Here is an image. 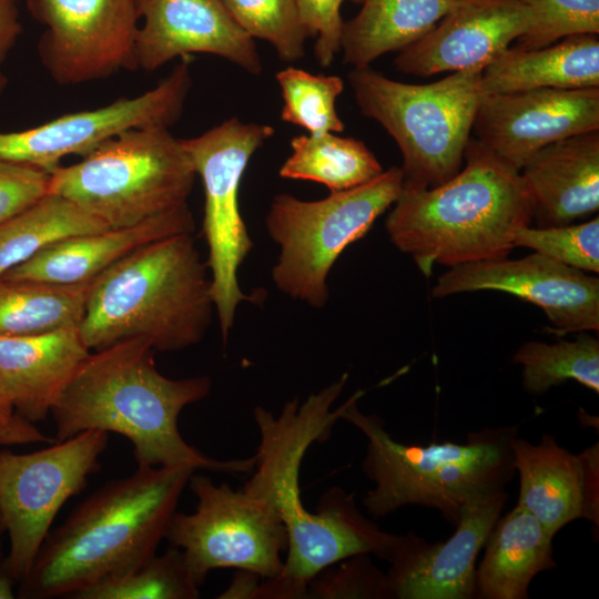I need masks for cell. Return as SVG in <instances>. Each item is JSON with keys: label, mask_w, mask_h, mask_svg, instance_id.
I'll return each instance as SVG.
<instances>
[{"label": "cell", "mask_w": 599, "mask_h": 599, "mask_svg": "<svg viewBox=\"0 0 599 599\" xmlns=\"http://www.w3.org/2000/svg\"><path fill=\"white\" fill-rule=\"evenodd\" d=\"M105 229L72 201L48 192L0 223V276L57 243Z\"/></svg>", "instance_id": "4316f807"}, {"label": "cell", "mask_w": 599, "mask_h": 599, "mask_svg": "<svg viewBox=\"0 0 599 599\" xmlns=\"http://www.w3.org/2000/svg\"><path fill=\"white\" fill-rule=\"evenodd\" d=\"M50 173L0 159V223L48 193Z\"/></svg>", "instance_id": "74e56055"}, {"label": "cell", "mask_w": 599, "mask_h": 599, "mask_svg": "<svg viewBox=\"0 0 599 599\" xmlns=\"http://www.w3.org/2000/svg\"><path fill=\"white\" fill-rule=\"evenodd\" d=\"M275 130L267 124L231 118L199 136L182 139L204 187L203 234L211 293L224 344L242 302L257 303L238 282V268L253 248L240 210V185L253 154Z\"/></svg>", "instance_id": "30bf717a"}, {"label": "cell", "mask_w": 599, "mask_h": 599, "mask_svg": "<svg viewBox=\"0 0 599 599\" xmlns=\"http://www.w3.org/2000/svg\"><path fill=\"white\" fill-rule=\"evenodd\" d=\"M194 227L193 214L185 205L132 226L109 227L62 241L0 277L62 285L89 283L135 250L164 237L193 233Z\"/></svg>", "instance_id": "44dd1931"}, {"label": "cell", "mask_w": 599, "mask_h": 599, "mask_svg": "<svg viewBox=\"0 0 599 599\" xmlns=\"http://www.w3.org/2000/svg\"><path fill=\"white\" fill-rule=\"evenodd\" d=\"M2 532H6V527H4L3 518H2V515H1V511H0V535Z\"/></svg>", "instance_id": "ee69618b"}, {"label": "cell", "mask_w": 599, "mask_h": 599, "mask_svg": "<svg viewBox=\"0 0 599 599\" xmlns=\"http://www.w3.org/2000/svg\"><path fill=\"white\" fill-rule=\"evenodd\" d=\"M481 68L412 84L353 68L348 82L361 112L378 122L403 156V189H429L455 176L483 97Z\"/></svg>", "instance_id": "52a82bcc"}, {"label": "cell", "mask_w": 599, "mask_h": 599, "mask_svg": "<svg viewBox=\"0 0 599 599\" xmlns=\"http://www.w3.org/2000/svg\"><path fill=\"white\" fill-rule=\"evenodd\" d=\"M135 68L154 71L177 57L223 58L252 75L263 65L254 39L222 0H136Z\"/></svg>", "instance_id": "ac0fdd59"}, {"label": "cell", "mask_w": 599, "mask_h": 599, "mask_svg": "<svg viewBox=\"0 0 599 599\" xmlns=\"http://www.w3.org/2000/svg\"><path fill=\"white\" fill-rule=\"evenodd\" d=\"M464 161L443 184L403 189L386 219L390 242L425 276L435 264L507 257L517 231L532 222V203L518 170L474 138Z\"/></svg>", "instance_id": "277c9868"}, {"label": "cell", "mask_w": 599, "mask_h": 599, "mask_svg": "<svg viewBox=\"0 0 599 599\" xmlns=\"http://www.w3.org/2000/svg\"><path fill=\"white\" fill-rule=\"evenodd\" d=\"M471 1L363 0L359 12L343 26V61L353 68L369 67L380 55L413 44L446 14Z\"/></svg>", "instance_id": "484cf974"}, {"label": "cell", "mask_w": 599, "mask_h": 599, "mask_svg": "<svg viewBox=\"0 0 599 599\" xmlns=\"http://www.w3.org/2000/svg\"><path fill=\"white\" fill-rule=\"evenodd\" d=\"M196 172L169 128L120 133L50 173L48 192L72 201L108 227L132 226L187 205Z\"/></svg>", "instance_id": "ba28073f"}, {"label": "cell", "mask_w": 599, "mask_h": 599, "mask_svg": "<svg viewBox=\"0 0 599 599\" xmlns=\"http://www.w3.org/2000/svg\"><path fill=\"white\" fill-rule=\"evenodd\" d=\"M215 311L193 233L151 242L90 282L79 325L90 351L141 338L154 351L199 344Z\"/></svg>", "instance_id": "5b68a950"}, {"label": "cell", "mask_w": 599, "mask_h": 599, "mask_svg": "<svg viewBox=\"0 0 599 599\" xmlns=\"http://www.w3.org/2000/svg\"><path fill=\"white\" fill-rule=\"evenodd\" d=\"M530 22L517 48L538 49L564 38L599 34V0H524Z\"/></svg>", "instance_id": "e575fe53"}, {"label": "cell", "mask_w": 599, "mask_h": 599, "mask_svg": "<svg viewBox=\"0 0 599 599\" xmlns=\"http://www.w3.org/2000/svg\"><path fill=\"white\" fill-rule=\"evenodd\" d=\"M362 3L363 0H352ZM344 0H297L301 23L307 37H316L314 55L321 67H329L341 51Z\"/></svg>", "instance_id": "8d00e7d4"}, {"label": "cell", "mask_w": 599, "mask_h": 599, "mask_svg": "<svg viewBox=\"0 0 599 599\" xmlns=\"http://www.w3.org/2000/svg\"><path fill=\"white\" fill-rule=\"evenodd\" d=\"M45 27L38 51L59 84L100 80L135 68L136 0H29Z\"/></svg>", "instance_id": "5bb4252c"}, {"label": "cell", "mask_w": 599, "mask_h": 599, "mask_svg": "<svg viewBox=\"0 0 599 599\" xmlns=\"http://www.w3.org/2000/svg\"><path fill=\"white\" fill-rule=\"evenodd\" d=\"M529 22L524 0H473L399 51L394 63L416 77L484 69L527 31Z\"/></svg>", "instance_id": "ffe728a7"}, {"label": "cell", "mask_w": 599, "mask_h": 599, "mask_svg": "<svg viewBox=\"0 0 599 599\" xmlns=\"http://www.w3.org/2000/svg\"><path fill=\"white\" fill-rule=\"evenodd\" d=\"M154 349L141 338L90 352L54 404V441L87 430L124 436L138 466H190L215 473H252L255 457L219 460L190 445L179 416L209 396V376L173 379L156 368Z\"/></svg>", "instance_id": "7a4b0ae2"}, {"label": "cell", "mask_w": 599, "mask_h": 599, "mask_svg": "<svg viewBox=\"0 0 599 599\" xmlns=\"http://www.w3.org/2000/svg\"><path fill=\"white\" fill-rule=\"evenodd\" d=\"M79 326L0 336V382L16 412L43 420L90 354Z\"/></svg>", "instance_id": "7402d4cb"}, {"label": "cell", "mask_w": 599, "mask_h": 599, "mask_svg": "<svg viewBox=\"0 0 599 599\" xmlns=\"http://www.w3.org/2000/svg\"><path fill=\"white\" fill-rule=\"evenodd\" d=\"M592 131H599V87L483 94L471 130L518 171L548 144Z\"/></svg>", "instance_id": "e0dca14e"}, {"label": "cell", "mask_w": 599, "mask_h": 599, "mask_svg": "<svg viewBox=\"0 0 599 599\" xmlns=\"http://www.w3.org/2000/svg\"><path fill=\"white\" fill-rule=\"evenodd\" d=\"M275 78L283 99L284 122L314 134L344 130L336 109V100L344 90L342 78L312 74L294 67L278 71Z\"/></svg>", "instance_id": "1f68e13d"}, {"label": "cell", "mask_w": 599, "mask_h": 599, "mask_svg": "<svg viewBox=\"0 0 599 599\" xmlns=\"http://www.w3.org/2000/svg\"><path fill=\"white\" fill-rule=\"evenodd\" d=\"M13 579L0 569V599H13Z\"/></svg>", "instance_id": "b9f144b4"}, {"label": "cell", "mask_w": 599, "mask_h": 599, "mask_svg": "<svg viewBox=\"0 0 599 599\" xmlns=\"http://www.w3.org/2000/svg\"><path fill=\"white\" fill-rule=\"evenodd\" d=\"M306 598L390 599L386 573L367 554L355 555L321 571L307 587Z\"/></svg>", "instance_id": "d590c367"}, {"label": "cell", "mask_w": 599, "mask_h": 599, "mask_svg": "<svg viewBox=\"0 0 599 599\" xmlns=\"http://www.w3.org/2000/svg\"><path fill=\"white\" fill-rule=\"evenodd\" d=\"M364 393L357 390L345 402L342 419L367 439L362 470L374 488L362 505L373 519L405 506H422L438 510L455 527L467 501L506 488L512 480L511 443L518 426L486 427L467 434L465 443H402L385 429L379 416L358 409Z\"/></svg>", "instance_id": "8992f818"}, {"label": "cell", "mask_w": 599, "mask_h": 599, "mask_svg": "<svg viewBox=\"0 0 599 599\" xmlns=\"http://www.w3.org/2000/svg\"><path fill=\"white\" fill-rule=\"evenodd\" d=\"M7 87V78L0 70V97L3 93L4 88Z\"/></svg>", "instance_id": "7bdbcfd3"}, {"label": "cell", "mask_w": 599, "mask_h": 599, "mask_svg": "<svg viewBox=\"0 0 599 599\" xmlns=\"http://www.w3.org/2000/svg\"><path fill=\"white\" fill-rule=\"evenodd\" d=\"M348 379L336 382L303 403L287 402L278 415L256 406L253 417L260 433L253 475L242 489L266 500L287 531V549L281 572L262 579L256 599L306 598L308 583L325 568L355 555L387 560L397 534L379 528L357 506L354 494L332 487L318 500L315 512L306 509L300 488L303 458L314 443H324L339 419L345 403L332 409Z\"/></svg>", "instance_id": "6da1fadb"}, {"label": "cell", "mask_w": 599, "mask_h": 599, "mask_svg": "<svg viewBox=\"0 0 599 599\" xmlns=\"http://www.w3.org/2000/svg\"><path fill=\"white\" fill-rule=\"evenodd\" d=\"M53 440L16 412L0 382V446L52 443Z\"/></svg>", "instance_id": "f35d334b"}, {"label": "cell", "mask_w": 599, "mask_h": 599, "mask_svg": "<svg viewBox=\"0 0 599 599\" xmlns=\"http://www.w3.org/2000/svg\"><path fill=\"white\" fill-rule=\"evenodd\" d=\"M515 247H526L564 265L599 273V217L578 224L521 227Z\"/></svg>", "instance_id": "836d02e7"}, {"label": "cell", "mask_w": 599, "mask_h": 599, "mask_svg": "<svg viewBox=\"0 0 599 599\" xmlns=\"http://www.w3.org/2000/svg\"><path fill=\"white\" fill-rule=\"evenodd\" d=\"M200 586L192 577L181 549L170 546L140 568L120 578L91 586L75 599H196Z\"/></svg>", "instance_id": "4dcf8cb0"}, {"label": "cell", "mask_w": 599, "mask_h": 599, "mask_svg": "<svg viewBox=\"0 0 599 599\" xmlns=\"http://www.w3.org/2000/svg\"><path fill=\"white\" fill-rule=\"evenodd\" d=\"M599 87V37L578 34L538 49L507 48L481 72L483 94Z\"/></svg>", "instance_id": "d4e9b609"}, {"label": "cell", "mask_w": 599, "mask_h": 599, "mask_svg": "<svg viewBox=\"0 0 599 599\" xmlns=\"http://www.w3.org/2000/svg\"><path fill=\"white\" fill-rule=\"evenodd\" d=\"M514 467L519 476L517 505L552 536L577 519L599 526V444L573 454L544 434L536 444L515 437Z\"/></svg>", "instance_id": "d6986e66"}, {"label": "cell", "mask_w": 599, "mask_h": 599, "mask_svg": "<svg viewBox=\"0 0 599 599\" xmlns=\"http://www.w3.org/2000/svg\"><path fill=\"white\" fill-rule=\"evenodd\" d=\"M512 363L521 366L522 387L529 394H544L570 379L599 393V341L588 332L572 341L527 342Z\"/></svg>", "instance_id": "f546056e"}, {"label": "cell", "mask_w": 599, "mask_h": 599, "mask_svg": "<svg viewBox=\"0 0 599 599\" xmlns=\"http://www.w3.org/2000/svg\"><path fill=\"white\" fill-rule=\"evenodd\" d=\"M506 488L463 507L453 535L429 542L413 531L397 535L386 561L390 599H471L479 551L507 502Z\"/></svg>", "instance_id": "2e32d148"}, {"label": "cell", "mask_w": 599, "mask_h": 599, "mask_svg": "<svg viewBox=\"0 0 599 599\" xmlns=\"http://www.w3.org/2000/svg\"><path fill=\"white\" fill-rule=\"evenodd\" d=\"M403 191L400 167L392 166L358 186L316 201L287 193L273 197L265 217L280 254L272 280L280 292L313 308L329 298L327 277L343 251L362 238Z\"/></svg>", "instance_id": "9c48e42d"}, {"label": "cell", "mask_w": 599, "mask_h": 599, "mask_svg": "<svg viewBox=\"0 0 599 599\" xmlns=\"http://www.w3.org/2000/svg\"><path fill=\"white\" fill-rule=\"evenodd\" d=\"M236 23L253 39L267 41L284 62L304 57L307 34L297 0H222Z\"/></svg>", "instance_id": "d6a6232c"}, {"label": "cell", "mask_w": 599, "mask_h": 599, "mask_svg": "<svg viewBox=\"0 0 599 599\" xmlns=\"http://www.w3.org/2000/svg\"><path fill=\"white\" fill-rule=\"evenodd\" d=\"M109 433L87 430L28 454L0 450V511L9 537L1 568L20 581L63 507L97 470Z\"/></svg>", "instance_id": "7c38bea8"}, {"label": "cell", "mask_w": 599, "mask_h": 599, "mask_svg": "<svg viewBox=\"0 0 599 599\" xmlns=\"http://www.w3.org/2000/svg\"><path fill=\"white\" fill-rule=\"evenodd\" d=\"M190 466H138L82 501L43 541L18 595L26 599L73 598L120 578L156 555Z\"/></svg>", "instance_id": "3957f363"}, {"label": "cell", "mask_w": 599, "mask_h": 599, "mask_svg": "<svg viewBox=\"0 0 599 599\" xmlns=\"http://www.w3.org/2000/svg\"><path fill=\"white\" fill-rule=\"evenodd\" d=\"M475 291H500L539 306L556 335L599 329V278L535 252L453 266L438 277L432 295Z\"/></svg>", "instance_id": "9a60e30c"}, {"label": "cell", "mask_w": 599, "mask_h": 599, "mask_svg": "<svg viewBox=\"0 0 599 599\" xmlns=\"http://www.w3.org/2000/svg\"><path fill=\"white\" fill-rule=\"evenodd\" d=\"M89 283L62 285L0 277V336L79 326Z\"/></svg>", "instance_id": "f1b7e54d"}, {"label": "cell", "mask_w": 599, "mask_h": 599, "mask_svg": "<svg viewBox=\"0 0 599 599\" xmlns=\"http://www.w3.org/2000/svg\"><path fill=\"white\" fill-rule=\"evenodd\" d=\"M187 485L196 497L191 514L174 512L165 539L182 550L190 572L201 587L214 569L235 568L262 579L276 577L284 565L287 531L264 499L206 475H192Z\"/></svg>", "instance_id": "8fae6325"}, {"label": "cell", "mask_w": 599, "mask_h": 599, "mask_svg": "<svg viewBox=\"0 0 599 599\" xmlns=\"http://www.w3.org/2000/svg\"><path fill=\"white\" fill-rule=\"evenodd\" d=\"M262 578L256 573L246 570H237L229 587L219 598L222 599H241L255 598Z\"/></svg>", "instance_id": "60d3db41"}, {"label": "cell", "mask_w": 599, "mask_h": 599, "mask_svg": "<svg viewBox=\"0 0 599 599\" xmlns=\"http://www.w3.org/2000/svg\"><path fill=\"white\" fill-rule=\"evenodd\" d=\"M21 32L18 0H0V64L16 45Z\"/></svg>", "instance_id": "ab89813d"}, {"label": "cell", "mask_w": 599, "mask_h": 599, "mask_svg": "<svg viewBox=\"0 0 599 599\" xmlns=\"http://www.w3.org/2000/svg\"><path fill=\"white\" fill-rule=\"evenodd\" d=\"M191 87L189 60L183 59L164 80L142 94L68 113L26 130L0 132V159L51 173L63 158L84 156L124 131L171 126L180 119Z\"/></svg>", "instance_id": "4fadbf2b"}, {"label": "cell", "mask_w": 599, "mask_h": 599, "mask_svg": "<svg viewBox=\"0 0 599 599\" xmlns=\"http://www.w3.org/2000/svg\"><path fill=\"white\" fill-rule=\"evenodd\" d=\"M291 149L292 153L280 169V176L316 182L331 192L358 186L384 171L363 141L334 132L294 136Z\"/></svg>", "instance_id": "83f0119b"}, {"label": "cell", "mask_w": 599, "mask_h": 599, "mask_svg": "<svg viewBox=\"0 0 599 599\" xmlns=\"http://www.w3.org/2000/svg\"><path fill=\"white\" fill-rule=\"evenodd\" d=\"M552 538L524 507L499 516L476 567L475 596L479 599H527L532 579L557 567Z\"/></svg>", "instance_id": "cb8c5ba5"}, {"label": "cell", "mask_w": 599, "mask_h": 599, "mask_svg": "<svg viewBox=\"0 0 599 599\" xmlns=\"http://www.w3.org/2000/svg\"><path fill=\"white\" fill-rule=\"evenodd\" d=\"M539 227L582 220L599 209V131L556 141L520 169Z\"/></svg>", "instance_id": "603a6c76"}]
</instances>
